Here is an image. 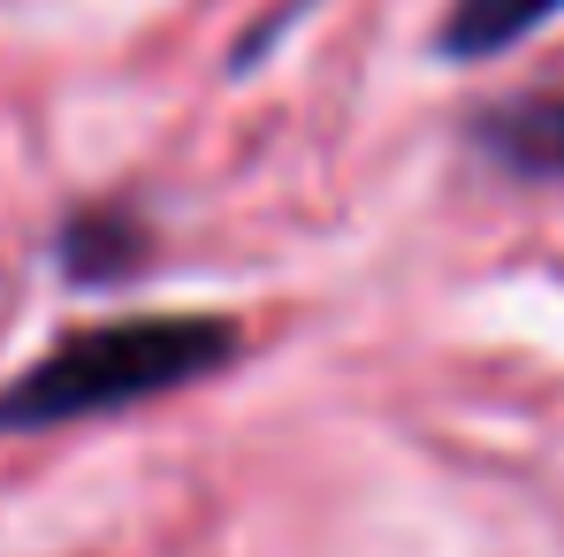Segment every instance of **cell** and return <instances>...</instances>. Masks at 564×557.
I'll return each instance as SVG.
<instances>
[{
    "label": "cell",
    "mask_w": 564,
    "mask_h": 557,
    "mask_svg": "<svg viewBox=\"0 0 564 557\" xmlns=\"http://www.w3.org/2000/svg\"><path fill=\"white\" fill-rule=\"evenodd\" d=\"M237 360V329L214 313H153V321H107L69 344H54L31 374L0 389V428H62L115 405L184 389L198 374Z\"/></svg>",
    "instance_id": "cell-1"
},
{
    "label": "cell",
    "mask_w": 564,
    "mask_h": 557,
    "mask_svg": "<svg viewBox=\"0 0 564 557\" xmlns=\"http://www.w3.org/2000/svg\"><path fill=\"white\" fill-rule=\"evenodd\" d=\"M550 15H564V0H451L443 54L451 62H488V54L519 46L527 31H542Z\"/></svg>",
    "instance_id": "cell-2"
},
{
    "label": "cell",
    "mask_w": 564,
    "mask_h": 557,
    "mask_svg": "<svg viewBox=\"0 0 564 557\" xmlns=\"http://www.w3.org/2000/svg\"><path fill=\"white\" fill-rule=\"evenodd\" d=\"M488 146H496L503 161L534 169V176L564 169V99H519V107H503V115L488 122Z\"/></svg>",
    "instance_id": "cell-3"
}]
</instances>
